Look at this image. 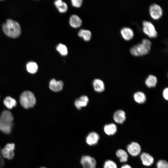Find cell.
I'll list each match as a JSON object with an SVG mask.
<instances>
[{
  "label": "cell",
  "instance_id": "cell-22",
  "mask_svg": "<svg viewBox=\"0 0 168 168\" xmlns=\"http://www.w3.org/2000/svg\"><path fill=\"white\" fill-rule=\"evenodd\" d=\"M3 103L9 109H12L16 105V100L10 96L6 97L4 100Z\"/></svg>",
  "mask_w": 168,
  "mask_h": 168
},
{
  "label": "cell",
  "instance_id": "cell-16",
  "mask_svg": "<svg viewBox=\"0 0 168 168\" xmlns=\"http://www.w3.org/2000/svg\"><path fill=\"white\" fill-rule=\"evenodd\" d=\"M105 133L108 135H112L115 134L117 131L116 125L113 123L105 125L104 128Z\"/></svg>",
  "mask_w": 168,
  "mask_h": 168
},
{
  "label": "cell",
  "instance_id": "cell-6",
  "mask_svg": "<svg viewBox=\"0 0 168 168\" xmlns=\"http://www.w3.org/2000/svg\"><path fill=\"white\" fill-rule=\"evenodd\" d=\"M149 12L151 17L154 19H158L162 16L163 10L159 5L153 3L149 7Z\"/></svg>",
  "mask_w": 168,
  "mask_h": 168
},
{
  "label": "cell",
  "instance_id": "cell-7",
  "mask_svg": "<svg viewBox=\"0 0 168 168\" xmlns=\"http://www.w3.org/2000/svg\"><path fill=\"white\" fill-rule=\"evenodd\" d=\"M81 163L84 168H96V162L93 157L84 156L81 159Z\"/></svg>",
  "mask_w": 168,
  "mask_h": 168
},
{
  "label": "cell",
  "instance_id": "cell-23",
  "mask_svg": "<svg viewBox=\"0 0 168 168\" xmlns=\"http://www.w3.org/2000/svg\"><path fill=\"white\" fill-rule=\"evenodd\" d=\"M0 117L4 120L12 123L14 119L12 113L7 110H4L2 113Z\"/></svg>",
  "mask_w": 168,
  "mask_h": 168
},
{
  "label": "cell",
  "instance_id": "cell-20",
  "mask_svg": "<svg viewBox=\"0 0 168 168\" xmlns=\"http://www.w3.org/2000/svg\"><path fill=\"white\" fill-rule=\"evenodd\" d=\"M157 83V79L154 75H150L147 78L145 83L146 85L148 87H155Z\"/></svg>",
  "mask_w": 168,
  "mask_h": 168
},
{
  "label": "cell",
  "instance_id": "cell-26",
  "mask_svg": "<svg viewBox=\"0 0 168 168\" xmlns=\"http://www.w3.org/2000/svg\"><path fill=\"white\" fill-rule=\"evenodd\" d=\"M57 50L63 55H66L68 54V50L65 45L61 44H58L56 47Z\"/></svg>",
  "mask_w": 168,
  "mask_h": 168
},
{
  "label": "cell",
  "instance_id": "cell-5",
  "mask_svg": "<svg viewBox=\"0 0 168 168\" xmlns=\"http://www.w3.org/2000/svg\"><path fill=\"white\" fill-rule=\"evenodd\" d=\"M15 145L13 143H9L1 150L2 156L8 160L12 159L14 156V151L15 148Z\"/></svg>",
  "mask_w": 168,
  "mask_h": 168
},
{
  "label": "cell",
  "instance_id": "cell-4",
  "mask_svg": "<svg viewBox=\"0 0 168 168\" xmlns=\"http://www.w3.org/2000/svg\"><path fill=\"white\" fill-rule=\"evenodd\" d=\"M143 32L150 38H156L157 36V32L152 23L150 21L144 20L142 22Z\"/></svg>",
  "mask_w": 168,
  "mask_h": 168
},
{
  "label": "cell",
  "instance_id": "cell-27",
  "mask_svg": "<svg viewBox=\"0 0 168 168\" xmlns=\"http://www.w3.org/2000/svg\"><path fill=\"white\" fill-rule=\"evenodd\" d=\"M104 168H117L116 163L111 160H107L105 161L104 164Z\"/></svg>",
  "mask_w": 168,
  "mask_h": 168
},
{
  "label": "cell",
  "instance_id": "cell-17",
  "mask_svg": "<svg viewBox=\"0 0 168 168\" xmlns=\"http://www.w3.org/2000/svg\"><path fill=\"white\" fill-rule=\"evenodd\" d=\"M93 85L95 90L98 92H103L105 90V85L102 80L99 79H94Z\"/></svg>",
  "mask_w": 168,
  "mask_h": 168
},
{
  "label": "cell",
  "instance_id": "cell-34",
  "mask_svg": "<svg viewBox=\"0 0 168 168\" xmlns=\"http://www.w3.org/2000/svg\"><path fill=\"white\" fill-rule=\"evenodd\" d=\"M0 153L1 154V152L0 151V155L2 156L1 154H0Z\"/></svg>",
  "mask_w": 168,
  "mask_h": 168
},
{
  "label": "cell",
  "instance_id": "cell-2",
  "mask_svg": "<svg viewBox=\"0 0 168 168\" xmlns=\"http://www.w3.org/2000/svg\"><path fill=\"white\" fill-rule=\"evenodd\" d=\"M151 42L148 39H143L141 43L132 46L130 49L131 53L135 56H140L148 54L150 51Z\"/></svg>",
  "mask_w": 168,
  "mask_h": 168
},
{
  "label": "cell",
  "instance_id": "cell-12",
  "mask_svg": "<svg viewBox=\"0 0 168 168\" xmlns=\"http://www.w3.org/2000/svg\"><path fill=\"white\" fill-rule=\"evenodd\" d=\"M140 158L143 165L146 166H151L154 161L153 157L146 152L142 153L141 155Z\"/></svg>",
  "mask_w": 168,
  "mask_h": 168
},
{
  "label": "cell",
  "instance_id": "cell-24",
  "mask_svg": "<svg viewBox=\"0 0 168 168\" xmlns=\"http://www.w3.org/2000/svg\"><path fill=\"white\" fill-rule=\"evenodd\" d=\"M78 35L85 41H89L91 37V33L89 30L82 29L78 33Z\"/></svg>",
  "mask_w": 168,
  "mask_h": 168
},
{
  "label": "cell",
  "instance_id": "cell-10",
  "mask_svg": "<svg viewBox=\"0 0 168 168\" xmlns=\"http://www.w3.org/2000/svg\"><path fill=\"white\" fill-rule=\"evenodd\" d=\"M12 123L4 120L0 117V130L3 133L10 134L12 131Z\"/></svg>",
  "mask_w": 168,
  "mask_h": 168
},
{
  "label": "cell",
  "instance_id": "cell-8",
  "mask_svg": "<svg viewBox=\"0 0 168 168\" xmlns=\"http://www.w3.org/2000/svg\"><path fill=\"white\" fill-rule=\"evenodd\" d=\"M127 149L128 152L133 156H138L140 153L141 151V147L140 144L134 142L128 145Z\"/></svg>",
  "mask_w": 168,
  "mask_h": 168
},
{
  "label": "cell",
  "instance_id": "cell-1",
  "mask_svg": "<svg viewBox=\"0 0 168 168\" xmlns=\"http://www.w3.org/2000/svg\"><path fill=\"white\" fill-rule=\"evenodd\" d=\"M2 29L5 34L8 36L16 38L20 35L21 28L19 24L12 20H7L3 24Z\"/></svg>",
  "mask_w": 168,
  "mask_h": 168
},
{
  "label": "cell",
  "instance_id": "cell-11",
  "mask_svg": "<svg viewBox=\"0 0 168 168\" xmlns=\"http://www.w3.org/2000/svg\"><path fill=\"white\" fill-rule=\"evenodd\" d=\"M100 139L99 134L94 132L90 133L86 138V142L89 145H94L97 143Z\"/></svg>",
  "mask_w": 168,
  "mask_h": 168
},
{
  "label": "cell",
  "instance_id": "cell-9",
  "mask_svg": "<svg viewBox=\"0 0 168 168\" xmlns=\"http://www.w3.org/2000/svg\"><path fill=\"white\" fill-rule=\"evenodd\" d=\"M63 83L60 80L57 81L54 79H51L49 83V87L53 91L58 92L61 91L63 87Z\"/></svg>",
  "mask_w": 168,
  "mask_h": 168
},
{
  "label": "cell",
  "instance_id": "cell-21",
  "mask_svg": "<svg viewBox=\"0 0 168 168\" xmlns=\"http://www.w3.org/2000/svg\"><path fill=\"white\" fill-rule=\"evenodd\" d=\"M135 101L139 104L144 103L146 100V96L142 92L138 91L136 92L133 96Z\"/></svg>",
  "mask_w": 168,
  "mask_h": 168
},
{
  "label": "cell",
  "instance_id": "cell-18",
  "mask_svg": "<svg viewBox=\"0 0 168 168\" xmlns=\"http://www.w3.org/2000/svg\"><path fill=\"white\" fill-rule=\"evenodd\" d=\"M69 24L72 27L77 28L81 26L82 21L77 16L73 15L71 16L70 17Z\"/></svg>",
  "mask_w": 168,
  "mask_h": 168
},
{
  "label": "cell",
  "instance_id": "cell-31",
  "mask_svg": "<svg viewBox=\"0 0 168 168\" xmlns=\"http://www.w3.org/2000/svg\"><path fill=\"white\" fill-rule=\"evenodd\" d=\"M163 95L164 98L166 100L168 99V88L167 87L165 88L163 92Z\"/></svg>",
  "mask_w": 168,
  "mask_h": 168
},
{
  "label": "cell",
  "instance_id": "cell-30",
  "mask_svg": "<svg viewBox=\"0 0 168 168\" xmlns=\"http://www.w3.org/2000/svg\"><path fill=\"white\" fill-rule=\"evenodd\" d=\"M72 6L77 7H80L82 3V0H72L71 1Z\"/></svg>",
  "mask_w": 168,
  "mask_h": 168
},
{
  "label": "cell",
  "instance_id": "cell-29",
  "mask_svg": "<svg viewBox=\"0 0 168 168\" xmlns=\"http://www.w3.org/2000/svg\"><path fill=\"white\" fill-rule=\"evenodd\" d=\"M156 168H168V163L165 160H159L156 164Z\"/></svg>",
  "mask_w": 168,
  "mask_h": 168
},
{
  "label": "cell",
  "instance_id": "cell-25",
  "mask_svg": "<svg viewBox=\"0 0 168 168\" xmlns=\"http://www.w3.org/2000/svg\"><path fill=\"white\" fill-rule=\"evenodd\" d=\"M26 69L29 72L34 74L37 72L38 69V66L35 62H30L26 64Z\"/></svg>",
  "mask_w": 168,
  "mask_h": 168
},
{
  "label": "cell",
  "instance_id": "cell-13",
  "mask_svg": "<svg viewBox=\"0 0 168 168\" xmlns=\"http://www.w3.org/2000/svg\"><path fill=\"white\" fill-rule=\"evenodd\" d=\"M126 118L125 112L122 110H118L114 113L113 119L117 123L122 124L125 121Z\"/></svg>",
  "mask_w": 168,
  "mask_h": 168
},
{
  "label": "cell",
  "instance_id": "cell-33",
  "mask_svg": "<svg viewBox=\"0 0 168 168\" xmlns=\"http://www.w3.org/2000/svg\"><path fill=\"white\" fill-rule=\"evenodd\" d=\"M40 168H46L45 167H40Z\"/></svg>",
  "mask_w": 168,
  "mask_h": 168
},
{
  "label": "cell",
  "instance_id": "cell-3",
  "mask_svg": "<svg viewBox=\"0 0 168 168\" xmlns=\"http://www.w3.org/2000/svg\"><path fill=\"white\" fill-rule=\"evenodd\" d=\"M20 102L21 105L26 109L32 108L35 105L36 99L34 95L29 91H25L21 94Z\"/></svg>",
  "mask_w": 168,
  "mask_h": 168
},
{
  "label": "cell",
  "instance_id": "cell-19",
  "mask_svg": "<svg viewBox=\"0 0 168 168\" xmlns=\"http://www.w3.org/2000/svg\"><path fill=\"white\" fill-rule=\"evenodd\" d=\"M116 155L119 158L120 162L125 163L127 161L128 155L127 153L125 150L122 149H118L116 152Z\"/></svg>",
  "mask_w": 168,
  "mask_h": 168
},
{
  "label": "cell",
  "instance_id": "cell-32",
  "mask_svg": "<svg viewBox=\"0 0 168 168\" xmlns=\"http://www.w3.org/2000/svg\"><path fill=\"white\" fill-rule=\"evenodd\" d=\"M121 168H132L129 165L125 164L123 165L121 167Z\"/></svg>",
  "mask_w": 168,
  "mask_h": 168
},
{
  "label": "cell",
  "instance_id": "cell-15",
  "mask_svg": "<svg viewBox=\"0 0 168 168\" xmlns=\"http://www.w3.org/2000/svg\"><path fill=\"white\" fill-rule=\"evenodd\" d=\"M120 32L123 37L126 40H129L132 39L134 35L132 30L128 27H124L120 30Z\"/></svg>",
  "mask_w": 168,
  "mask_h": 168
},
{
  "label": "cell",
  "instance_id": "cell-28",
  "mask_svg": "<svg viewBox=\"0 0 168 168\" xmlns=\"http://www.w3.org/2000/svg\"><path fill=\"white\" fill-rule=\"evenodd\" d=\"M58 11L61 13H64L66 12L68 9V7L66 3L62 2L61 3L56 6Z\"/></svg>",
  "mask_w": 168,
  "mask_h": 168
},
{
  "label": "cell",
  "instance_id": "cell-14",
  "mask_svg": "<svg viewBox=\"0 0 168 168\" xmlns=\"http://www.w3.org/2000/svg\"><path fill=\"white\" fill-rule=\"evenodd\" d=\"M89 102V99L86 96H82L75 101L74 104L76 107L79 110L82 107L86 106Z\"/></svg>",
  "mask_w": 168,
  "mask_h": 168
}]
</instances>
